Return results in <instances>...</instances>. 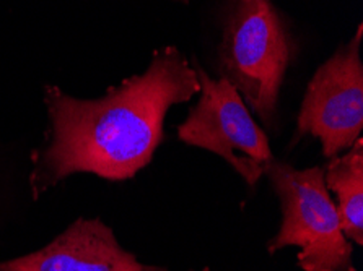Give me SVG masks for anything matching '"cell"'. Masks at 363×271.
Here are the masks:
<instances>
[{
    "label": "cell",
    "instance_id": "cell-9",
    "mask_svg": "<svg viewBox=\"0 0 363 271\" xmlns=\"http://www.w3.org/2000/svg\"><path fill=\"white\" fill-rule=\"evenodd\" d=\"M181 2H189V0H181Z\"/></svg>",
    "mask_w": 363,
    "mask_h": 271
},
{
    "label": "cell",
    "instance_id": "cell-3",
    "mask_svg": "<svg viewBox=\"0 0 363 271\" xmlns=\"http://www.w3.org/2000/svg\"><path fill=\"white\" fill-rule=\"evenodd\" d=\"M266 175L282 208V224L269 241V253L295 246L300 248L296 262L303 271H355L354 248L344 236L323 169L298 171L274 159Z\"/></svg>",
    "mask_w": 363,
    "mask_h": 271
},
{
    "label": "cell",
    "instance_id": "cell-5",
    "mask_svg": "<svg viewBox=\"0 0 363 271\" xmlns=\"http://www.w3.org/2000/svg\"><path fill=\"white\" fill-rule=\"evenodd\" d=\"M362 25L347 46L339 47L313 76L298 115V134L323 143V154L335 158L359 140L363 129Z\"/></svg>",
    "mask_w": 363,
    "mask_h": 271
},
{
    "label": "cell",
    "instance_id": "cell-8",
    "mask_svg": "<svg viewBox=\"0 0 363 271\" xmlns=\"http://www.w3.org/2000/svg\"><path fill=\"white\" fill-rule=\"evenodd\" d=\"M202 271H211V268H203Z\"/></svg>",
    "mask_w": 363,
    "mask_h": 271
},
{
    "label": "cell",
    "instance_id": "cell-1",
    "mask_svg": "<svg viewBox=\"0 0 363 271\" xmlns=\"http://www.w3.org/2000/svg\"><path fill=\"white\" fill-rule=\"evenodd\" d=\"M197 91L196 70L173 46L153 52L145 74L109 88L100 99H77L46 86L51 135L35 154L33 195L38 198L75 173L108 180L134 177L162 143L168 109Z\"/></svg>",
    "mask_w": 363,
    "mask_h": 271
},
{
    "label": "cell",
    "instance_id": "cell-2",
    "mask_svg": "<svg viewBox=\"0 0 363 271\" xmlns=\"http://www.w3.org/2000/svg\"><path fill=\"white\" fill-rule=\"evenodd\" d=\"M295 42L271 0H230L220 71L264 124L277 114L279 93Z\"/></svg>",
    "mask_w": 363,
    "mask_h": 271
},
{
    "label": "cell",
    "instance_id": "cell-6",
    "mask_svg": "<svg viewBox=\"0 0 363 271\" xmlns=\"http://www.w3.org/2000/svg\"><path fill=\"white\" fill-rule=\"evenodd\" d=\"M0 271H167L140 263L100 219H77L51 244L9 262Z\"/></svg>",
    "mask_w": 363,
    "mask_h": 271
},
{
    "label": "cell",
    "instance_id": "cell-4",
    "mask_svg": "<svg viewBox=\"0 0 363 271\" xmlns=\"http://www.w3.org/2000/svg\"><path fill=\"white\" fill-rule=\"evenodd\" d=\"M194 70L201 99L179 125V140L218 154L247 185H256L274 161L266 134L255 122L232 83L223 76L211 79L199 64Z\"/></svg>",
    "mask_w": 363,
    "mask_h": 271
},
{
    "label": "cell",
    "instance_id": "cell-7",
    "mask_svg": "<svg viewBox=\"0 0 363 271\" xmlns=\"http://www.w3.org/2000/svg\"><path fill=\"white\" fill-rule=\"evenodd\" d=\"M326 189L334 193L344 236L363 244V140L359 138L342 156L323 169Z\"/></svg>",
    "mask_w": 363,
    "mask_h": 271
}]
</instances>
